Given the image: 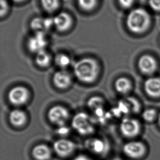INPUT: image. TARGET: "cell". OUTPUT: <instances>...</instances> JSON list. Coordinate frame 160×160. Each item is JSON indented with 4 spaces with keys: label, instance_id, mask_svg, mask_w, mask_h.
Wrapping results in <instances>:
<instances>
[{
    "label": "cell",
    "instance_id": "obj_23",
    "mask_svg": "<svg viewBox=\"0 0 160 160\" xmlns=\"http://www.w3.org/2000/svg\"><path fill=\"white\" fill-rule=\"evenodd\" d=\"M30 26L33 30L36 32L41 31L44 30V18L41 17L35 18L31 22Z\"/></svg>",
    "mask_w": 160,
    "mask_h": 160
},
{
    "label": "cell",
    "instance_id": "obj_31",
    "mask_svg": "<svg viewBox=\"0 0 160 160\" xmlns=\"http://www.w3.org/2000/svg\"><path fill=\"white\" fill-rule=\"evenodd\" d=\"M72 160H90V159L86 155H78V156H77Z\"/></svg>",
    "mask_w": 160,
    "mask_h": 160
},
{
    "label": "cell",
    "instance_id": "obj_25",
    "mask_svg": "<svg viewBox=\"0 0 160 160\" xmlns=\"http://www.w3.org/2000/svg\"><path fill=\"white\" fill-rule=\"evenodd\" d=\"M128 103L130 105V108L132 109V113H138L141 109V105L137 100L134 98L130 97L127 98Z\"/></svg>",
    "mask_w": 160,
    "mask_h": 160
},
{
    "label": "cell",
    "instance_id": "obj_33",
    "mask_svg": "<svg viewBox=\"0 0 160 160\" xmlns=\"http://www.w3.org/2000/svg\"><path fill=\"white\" fill-rule=\"evenodd\" d=\"M158 124H159V125H160V114H158Z\"/></svg>",
    "mask_w": 160,
    "mask_h": 160
},
{
    "label": "cell",
    "instance_id": "obj_11",
    "mask_svg": "<svg viewBox=\"0 0 160 160\" xmlns=\"http://www.w3.org/2000/svg\"><path fill=\"white\" fill-rule=\"evenodd\" d=\"M54 25L56 29L61 32L68 30L71 26L72 19L67 13L61 12L53 18Z\"/></svg>",
    "mask_w": 160,
    "mask_h": 160
},
{
    "label": "cell",
    "instance_id": "obj_19",
    "mask_svg": "<svg viewBox=\"0 0 160 160\" xmlns=\"http://www.w3.org/2000/svg\"><path fill=\"white\" fill-rule=\"evenodd\" d=\"M105 147L104 143L100 139H92L87 141V147L95 153H102V152H104Z\"/></svg>",
    "mask_w": 160,
    "mask_h": 160
},
{
    "label": "cell",
    "instance_id": "obj_32",
    "mask_svg": "<svg viewBox=\"0 0 160 160\" xmlns=\"http://www.w3.org/2000/svg\"><path fill=\"white\" fill-rule=\"evenodd\" d=\"M14 2H17V3H20V2H22L26 1V0H12Z\"/></svg>",
    "mask_w": 160,
    "mask_h": 160
},
{
    "label": "cell",
    "instance_id": "obj_9",
    "mask_svg": "<svg viewBox=\"0 0 160 160\" xmlns=\"http://www.w3.org/2000/svg\"><path fill=\"white\" fill-rule=\"evenodd\" d=\"M53 148L58 156L65 157L69 156L76 149V145L69 140L61 139L54 142Z\"/></svg>",
    "mask_w": 160,
    "mask_h": 160
},
{
    "label": "cell",
    "instance_id": "obj_5",
    "mask_svg": "<svg viewBox=\"0 0 160 160\" xmlns=\"http://www.w3.org/2000/svg\"><path fill=\"white\" fill-rule=\"evenodd\" d=\"M69 117V111L65 107L61 105L53 106L48 111L49 120L60 127L64 126Z\"/></svg>",
    "mask_w": 160,
    "mask_h": 160
},
{
    "label": "cell",
    "instance_id": "obj_21",
    "mask_svg": "<svg viewBox=\"0 0 160 160\" xmlns=\"http://www.w3.org/2000/svg\"><path fill=\"white\" fill-rule=\"evenodd\" d=\"M98 0H78V3L80 8L85 11L93 10L97 6Z\"/></svg>",
    "mask_w": 160,
    "mask_h": 160
},
{
    "label": "cell",
    "instance_id": "obj_2",
    "mask_svg": "<svg viewBox=\"0 0 160 160\" xmlns=\"http://www.w3.org/2000/svg\"><path fill=\"white\" fill-rule=\"evenodd\" d=\"M150 16L147 11L143 8H137L131 11L128 15L126 24L128 28L133 33L140 34L149 28Z\"/></svg>",
    "mask_w": 160,
    "mask_h": 160
},
{
    "label": "cell",
    "instance_id": "obj_4",
    "mask_svg": "<svg viewBox=\"0 0 160 160\" xmlns=\"http://www.w3.org/2000/svg\"><path fill=\"white\" fill-rule=\"evenodd\" d=\"M120 131L123 136L127 138H134L141 132V124L137 120L125 117L120 125Z\"/></svg>",
    "mask_w": 160,
    "mask_h": 160
},
{
    "label": "cell",
    "instance_id": "obj_20",
    "mask_svg": "<svg viewBox=\"0 0 160 160\" xmlns=\"http://www.w3.org/2000/svg\"><path fill=\"white\" fill-rule=\"evenodd\" d=\"M41 3L44 9L49 13L56 11L60 4L59 0H41Z\"/></svg>",
    "mask_w": 160,
    "mask_h": 160
},
{
    "label": "cell",
    "instance_id": "obj_7",
    "mask_svg": "<svg viewBox=\"0 0 160 160\" xmlns=\"http://www.w3.org/2000/svg\"><path fill=\"white\" fill-rule=\"evenodd\" d=\"M123 152L130 158H141L145 154L146 147L141 141H130L123 145Z\"/></svg>",
    "mask_w": 160,
    "mask_h": 160
},
{
    "label": "cell",
    "instance_id": "obj_15",
    "mask_svg": "<svg viewBox=\"0 0 160 160\" xmlns=\"http://www.w3.org/2000/svg\"><path fill=\"white\" fill-rule=\"evenodd\" d=\"M32 155L36 160H49L52 156V152L48 146L39 144L33 148Z\"/></svg>",
    "mask_w": 160,
    "mask_h": 160
},
{
    "label": "cell",
    "instance_id": "obj_6",
    "mask_svg": "<svg viewBox=\"0 0 160 160\" xmlns=\"http://www.w3.org/2000/svg\"><path fill=\"white\" fill-rule=\"evenodd\" d=\"M8 100L11 104L20 106L25 104L29 98V92L25 87L16 86L11 89L9 92Z\"/></svg>",
    "mask_w": 160,
    "mask_h": 160
},
{
    "label": "cell",
    "instance_id": "obj_27",
    "mask_svg": "<svg viewBox=\"0 0 160 160\" xmlns=\"http://www.w3.org/2000/svg\"><path fill=\"white\" fill-rule=\"evenodd\" d=\"M54 25V19L52 18H44V30H49Z\"/></svg>",
    "mask_w": 160,
    "mask_h": 160
},
{
    "label": "cell",
    "instance_id": "obj_28",
    "mask_svg": "<svg viewBox=\"0 0 160 160\" xmlns=\"http://www.w3.org/2000/svg\"><path fill=\"white\" fill-rule=\"evenodd\" d=\"M150 6L156 11H160V0H149Z\"/></svg>",
    "mask_w": 160,
    "mask_h": 160
},
{
    "label": "cell",
    "instance_id": "obj_22",
    "mask_svg": "<svg viewBox=\"0 0 160 160\" xmlns=\"http://www.w3.org/2000/svg\"><path fill=\"white\" fill-rule=\"evenodd\" d=\"M55 61L56 65L59 67L64 68L67 67L71 63V59L69 56L64 54H59L55 56Z\"/></svg>",
    "mask_w": 160,
    "mask_h": 160
},
{
    "label": "cell",
    "instance_id": "obj_16",
    "mask_svg": "<svg viewBox=\"0 0 160 160\" xmlns=\"http://www.w3.org/2000/svg\"><path fill=\"white\" fill-rule=\"evenodd\" d=\"M9 119L12 125L15 127H22L26 123L27 116L23 111L14 109L9 114Z\"/></svg>",
    "mask_w": 160,
    "mask_h": 160
},
{
    "label": "cell",
    "instance_id": "obj_1",
    "mask_svg": "<svg viewBox=\"0 0 160 160\" xmlns=\"http://www.w3.org/2000/svg\"><path fill=\"white\" fill-rule=\"evenodd\" d=\"M100 72V67L94 59L85 58L82 59L75 64L74 72L76 77L80 82L91 83L97 78Z\"/></svg>",
    "mask_w": 160,
    "mask_h": 160
},
{
    "label": "cell",
    "instance_id": "obj_26",
    "mask_svg": "<svg viewBox=\"0 0 160 160\" xmlns=\"http://www.w3.org/2000/svg\"><path fill=\"white\" fill-rule=\"evenodd\" d=\"M8 10V4L7 0H1V16L5 15Z\"/></svg>",
    "mask_w": 160,
    "mask_h": 160
},
{
    "label": "cell",
    "instance_id": "obj_14",
    "mask_svg": "<svg viewBox=\"0 0 160 160\" xmlns=\"http://www.w3.org/2000/svg\"><path fill=\"white\" fill-rule=\"evenodd\" d=\"M104 101L100 97H93L88 100V105L98 117H102L104 114Z\"/></svg>",
    "mask_w": 160,
    "mask_h": 160
},
{
    "label": "cell",
    "instance_id": "obj_13",
    "mask_svg": "<svg viewBox=\"0 0 160 160\" xmlns=\"http://www.w3.org/2000/svg\"><path fill=\"white\" fill-rule=\"evenodd\" d=\"M71 76L68 72L64 70L56 72L53 76V83L58 89L67 88L71 85Z\"/></svg>",
    "mask_w": 160,
    "mask_h": 160
},
{
    "label": "cell",
    "instance_id": "obj_18",
    "mask_svg": "<svg viewBox=\"0 0 160 160\" xmlns=\"http://www.w3.org/2000/svg\"><path fill=\"white\" fill-rule=\"evenodd\" d=\"M51 57L50 54L45 50L36 53L35 61L38 66L41 67H46L50 64Z\"/></svg>",
    "mask_w": 160,
    "mask_h": 160
},
{
    "label": "cell",
    "instance_id": "obj_3",
    "mask_svg": "<svg viewBox=\"0 0 160 160\" xmlns=\"http://www.w3.org/2000/svg\"><path fill=\"white\" fill-rule=\"evenodd\" d=\"M72 126L78 133L87 136L93 133L95 128L89 115L85 113H79L74 116L72 120Z\"/></svg>",
    "mask_w": 160,
    "mask_h": 160
},
{
    "label": "cell",
    "instance_id": "obj_29",
    "mask_svg": "<svg viewBox=\"0 0 160 160\" xmlns=\"http://www.w3.org/2000/svg\"><path fill=\"white\" fill-rule=\"evenodd\" d=\"M134 0H119L120 5L124 8H128L132 6Z\"/></svg>",
    "mask_w": 160,
    "mask_h": 160
},
{
    "label": "cell",
    "instance_id": "obj_12",
    "mask_svg": "<svg viewBox=\"0 0 160 160\" xmlns=\"http://www.w3.org/2000/svg\"><path fill=\"white\" fill-rule=\"evenodd\" d=\"M144 90L152 98H160V77H150L145 81Z\"/></svg>",
    "mask_w": 160,
    "mask_h": 160
},
{
    "label": "cell",
    "instance_id": "obj_30",
    "mask_svg": "<svg viewBox=\"0 0 160 160\" xmlns=\"http://www.w3.org/2000/svg\"><path fill=\"white\" fill-rule=\"evenodd\" d=\"M68 129L67 128L65 127L64 126L60 127V128L58 130V133L61 135H65L67 134L68 132Z\"/></svg>",
    "mask_w": 160,
    "mask_h": 160
},
{
    "label": "cell",
    "instance_id": "obj_24",
    "mask_svg": "<svg viewBox=\"0 0 160 160\" xmlns=\"http://www.w3.org/2000/svg\"><path fill=\"white\" fill-rule=\"evenodd\" d=\"M157 117L156 111L154 109H148L142 114V117L147 122H151L155 120Z\"/></svg>",
    "mask_w": 160,
    "mask_h": 160
},
{
    "label": "cell",
    "instance_id": "obj_17",
    "mask_svg": "<svg viewBox=\"0 0 160 160\" xmlns=\"http://www.w3.org/2000/svg\"><path fill=\"white\" fill-rule=\"evenodd\" d=\"M115 88L118 93L126 94L129 93L132 89V83L129 79L121 77L118 78L115 82Z\"/></svg>",
    "mask_w": 160,
    "mask_h": 160
},
{
    "label": "cell",
    "instance_id": "obj_34",
    "mask_svg": "<svg viewBox=\"0 0 160 160\" xmlns=\"http://www.w3.org/2000/svg\"><path fill=\"white\" fill-rule=\"evenodd\" d=\"M112 160H122L120 159V158H114V159H113Z\"/></svg>",
    "mask_w": 160,
    "mask_h": 160
},
{
    "label": "cell",
    "instance_id": "obj_10",
    "mask_svg": "<svg viewBox=\"0 0 160 160\" xmlns=\"http://www.w3.org/2000/svg\"><path fill=\"white\" fill-rule=\"evenodd\" d=\"M138 67L143 74L151 75L157 69V62L151 56L144 55L139 60Z\"/></svg>",
    "mask_w": 160,
    "mask_h": 160
},
{
    "label": "cell",
    "instance_id": "obj_8",
    "mask_svg": "<svg viewBox=\"0 0 160 160\" xmlns=\"http://www.w3.org/2000/svg\"><path fill=\"white\" fill-rule=\"evenodd\" d=\"M47 43V37L43 31H38L28 39V48L31 52L37 53L44 50Z\"/></svg>",
    "mask_w": 160,
    "mask_h": 160
}]
</instances>
